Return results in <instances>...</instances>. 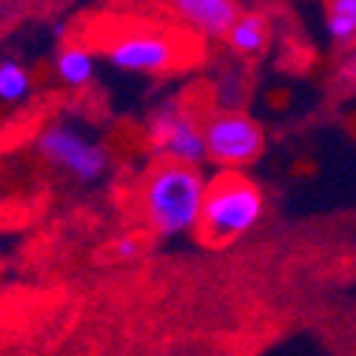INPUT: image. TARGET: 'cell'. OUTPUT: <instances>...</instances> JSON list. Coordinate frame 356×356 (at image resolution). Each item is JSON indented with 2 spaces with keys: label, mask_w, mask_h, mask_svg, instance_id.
I'll return each mask as SVG.
<instances>
[{
  "label": "cell",
  "mask_w": 356,
  "mask_h": 356,
  "mask_svg": "<svg viewBox=\"0 0 356 356\" xmlns=\"http://www.w3.org/2000/svg\"><path fill=\"white\" fill-rule=\"evenodd\" d=\"M205 186L200 165L157 160L140 183V209L148 228L163 236L197 231Z\"/></svg>",
  "instance_id": "1"
},
{
  "label": "cell",
  "mask_w": 356,
  "mask_h": 356,
  "mask_svg": "<svg viewBox=\"0 0 356 356\" xmlns=\"http://www.w3.org/2000/svg\"><path fill=\"white\" fill-rule=\"evenodd\" d=\"M262 217V194L240 168H222L205 186L197 231L202 243L225 245L248 234Z\"/></svg>",
  "instance_id": "2"
},
{
  "label": "cell",
  "mask_w": 356,
  "mask_h": 356,
  "mask_svg": "<svg viewBox=\"0 0 356 356\" xmlns=\"http://www.w3.org/2000/svg\"><path fill=\"white\" fill-rule=\"evenodd\" d=\"M103 51L111 69L131 74H163L183 63L180 40L148 26L117 29V32H111V38H106Z\"/></svg>",
  "instance_id": "3"
},
{
  "label": "cell",
  "mask_w": 356,
  "mask_h": 356,
  "mask_svg": "<svg viewBox=\"0 0 356 356\" xmlns=\"http://www.w3.org/2000/svg\"><path fill=\"white\" fill-rule=\"evenodd\" d=\"M35 148L40 160H46L51 168L74 177L77 183H97L108 171V152L97 143L88 140L77 126L57 120L49 123L38 137Z\"/></svg>",
  "instance_id": "4"
},
{
  "label": "cell",
  "mask_w": 356,
  "mask_h": 356,
  "mask_svg": "<svg viewBox=\"0 0 356 356\" xmlns=\"http://www.w3.org/2000/svg\"><path fill=\"white\" fill-rule=\"evenodd\" d=\"M145 148L154 160H177L188 165H200L209 157L202 123L183 103H174V100L163 103L148 117Z\"/></svg>",
  "instance_id": "5"
},
{
  "label": "cell",
  "mask_w": 356,
  "mask_h": 356,
  "mask_svg": "<svg viewBox=\"0 0 356 356\" xmlns=\"http://www.w3.org/2000/svg\"><path fill=\"white\" fill-rule=\"evenodd\" d=\"M205 152L220 168H243L262 154V129L243 111H217L202 123Z\"/></svg>",
  "instance_id": "6"
},
{
  "label": "cell",
  "mask_w": 356,
  "mask_h": 356,
  "mask_svg": "<svg viewBox=\"0 0 356 356\" xmlns=\"http://www.w3.org/2000/svg\"><path fill=\"white\" fill-rule=\"evenodd\" d=\"M171 15L202 38H225L240 9L234 0H165Z\"/></svg>",
  "instance_id": "7"
},
{
  "label": "cell",
  "mask_w": 356,
  "mask_h": 356,
  "mask_svg": "<svg viewBox=\"0 0 356 356\" xmlns=\"http://www.w3.org/2000/svg\"><path fill=\"white\" fill-rule=\"evenodd\" d=\"M54 74L69 88H86L95 80V54L83 43H69L54 57Z\"/></svg>",
  "instance_id": "8"
},
{
  "label": "cell",
  "mask_w": 356,
  "mask_h": 356,
  "mask_svg": "<svg viewBox=\"0 0 356 356\" xmlns=\"http://www.w3.org/2000/svg\"><path fill=\"white\" fill-rule=\"evenodd\" d=\"M225 43L236 54L257 57L268 46V23H265L262 15H236V20L225 32Z\"/></svg>",
  "instance_id": "9"
},
{
  "label": "cell",
  "mask_w": 356,
  "mask_h": 356,
  "mask_svg": "<svg viewBox=\"0 0 356 356\" xmlns=\"http://www.w3.org/2000/svg\"><path fill=\"white\" fill-rule=\"evenodd\" d=\"M32 95V74L20 60L0 57V103H23Z\"/></svg>",
  "instance_id": "10"
},
{
  "label": "cell",
  "mask_w": 356,
  "mask_h": 356,
  "mask_svg": "<svg viewBox=\"0 0 356 356\" xmlns=\"http://www.w3.org/2000/svg\"><path fill=\"white\" fill-rule=\"evenodd\" d=\"M328 35L342 46L356 40V0H331Z\"/></svg>",
  "instance_id": "11"
},
{
  "label": "cell",
  "mask_w": 356,
  "mask_h": 356,
  "mask_svg": "<svg viewBox=\"0 0 356 356\" xmlns=\"http://www.w3.org/2000/svg\"><path fill=\"white\" fill-rule=\"evenodd\" d=\"M111 254H114V259H134L140 254V236L137 234L117 236V240L111 243Z\"/></svg>",
  "instance_id": "12"
},
{
  "label": "cell",
  "mask_w": 356,
  "mask_h": 356,
  "mask_svg": "<svg viewBox=\"0 0 356 356\" xmlns=\"http://www.w3.org/2000/svg\"><path fill=\"white\" fill-rule=\"evenodd\" d=\"M339 72H342V80L356 83V51H350V54L345 57L342 66H339Z\"/></svg>",
  "instance_id": "13"
},
{
  "label": "cell",
  "mask_w": 356,
  "mask_h": 356,
  "mask_svg": "<svg viewBox=\"0 0 356 356\" xmlns=\"http://www.w3.org/2000/svg\"><path fill=\"white\" fill-rule=\"evenodd\" d=\"M51 35L54 38H66V23H54L51 26Z\"/></svg>",
  "instance_id": "14"
},
{
  "label": "cell",
  "mask_w": 356,
  "mask_h": 356,
  "mask_svg": "<svg viewBox=\"0 0 356 356\" xmlns=\"http://www.w3.org/2000/svg\"><path fill=\"white\" fill-rule=\"evenodd\" d=\"M6 15V3H3V0H0V17H3Z\"/></svg>",
  "instance_id": "15"
}]
</instances>
